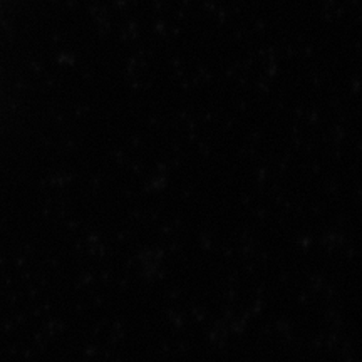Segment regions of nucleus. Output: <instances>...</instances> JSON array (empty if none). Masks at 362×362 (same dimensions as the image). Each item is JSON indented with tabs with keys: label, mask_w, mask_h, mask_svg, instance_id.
I'll list each match as a JSON object with an SVG mask.
<instances>
[]
</instances>
